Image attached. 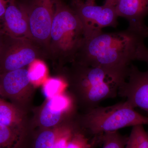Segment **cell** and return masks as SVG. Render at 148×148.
<instances>
[{"label": "cell", "mask_w": 148, "mask_h": 148, "mask_svg": "<svg viewBox=\"0 0 148 148\" xmlns=\"http://www.w3.org/2000/svg\"><path fill=\"white\" fill-rule=\"evenodd\" d=\"M147 36L127 28L86 37L73 62L103 70L119 87L127 79L131 62L138 60Z\"/></svg>", "instance_id": "obj_1"}, {"label": "cell", "mask_w": 148, "mask_h": 148, "mask_svg": "<svg viewBox=\"0 0 148 148\" xmlns=\"http://www.w3.org/2000/svg\"><path fill=\"white\" fill-rule=\"evenodd\" d=\"M86 37L84 27L72 6L56 0L49 54L61 64L72 63Z\"/></svg>", "instance_id": "obj_2"}, {"label": "cell", "mask_w": 148, "mask_h": 148, "mask_svg": "<svg viewBox=\"0 0 148 148\" xmlns=\"http://www.w3.org/2000/svg\"><path fill=\"white\" fill-rule=\"evenodd\" d=\"M81 126L92 136L124 127L148 125V117L135 110L127 101L107 107L98 106L76 117Z\"/></svg>", "instance_id": "obj_3"}, {"label": "cell", "mask_w": 148, "mask_h": 148, "mask_svg": "<svg viewBox=\"0 0 148 148\" xmlns=\"http://www.w3.org/2000/svg\"><path fill=\"white\" fill-rule=\"evenodd\" d=\"M48 56L47 52L33 40L14 38L3 33L0 42V75L23 69L35 60Z\"/></svg>", "instance_id": "obj_4"}, {"label": "cell", "mask_w": 148, "mask_h": 148, "mask_svg": "<svg viewBox=\"0 0 148 148\" xmlns=\"http://www.w3.org/2000/svg\"><path fill=\"white\" fill-rule=\"evenodd\" d=\"M27 13L32 40L48 53L56 0H18Z\"/></svg>", "instance_id": "obj_5"}, {"label": "cell", "mask_w": 148, "mask_h": 148, "mask_svg": "<svg viewBox=\"0 0 148 148\" xmlns=\"http://www.w3.org/2000/svg\"><path fill=\"white\" fill-rule=\"evenodd\" d=\"M72 7L82 22L86 37L102 32L103 28L115 27L117 25L119 16L113 6L105 4L96 5L80 0L72 2Z\"/></svg>", "instance_id": "obj_6"}, {"label": "cell", "mask_w": 148, "mask_h": 148, "mask_svg": "<svg viewBox=\"0 0 148 148\" xmlns=\"http://www.w3.org/2000/svg\"><path fill=\"white\" fill-rule=\"evenodd\" d=\"M118 95L126 98L134 108L148 113V70L141 71L131 64L127 79L119 87Z\"/></svg>", "instance_id": "obj_7"}, {"label": "cell", "mask_w": 148, "mask_h": 148, "mask_svg": "<svg viewBox=\"0 0 148 148\" xmlns=\"http://www.w3.org/2000/svg\"><path fill=\"white\" fill-rule=\"evenodd\" d=\"M76 101L74 96L66 93L48 99L40 114V125L44 129L52 128L75 116L73 112Z\"/></svg>", "instance_id": "obj_8"}, {"label": "cell", "mask_w": 148, "mask_h": 148, "mask_svg": "<svg viewBox=\"0 0 148 148\" xmlns=\"http://www.w3.org/2000/svg\"><path fill=\"white\" fill-rule=\"evenodd\" d=\"M33 85L28 70L24 68L0 75L1 95L8 98L16 106Z\"/></svg>", "instance_id": "obj_9"}, {"label": "cell", "mask_w": 148, "mask_h": 148, "mask_svg": "<svg viewBox=\"0 0 148 148\" xmlns=\"http://www.w3.org/2000/svg\"><path fill=\"white\" fill-rule=\"evenodd\" d=\"M114 7L118 16L128 21V28L148 36L144 21L148 14V0H118Z\"/></svg>", "instance_id": "obj_10"}, {"label": "cell", "mask_w": 148, "mask_h": 148, "mask_svg": "<svg viewBox=\"0 0 148 148\" xmlns=\"http://www.w3.org/2000/svg\"><path fill=\"white\" fill-rule=\"evenodd\" d=\"M2 32L14 38L32 40L27 13L18 0H12L7 8L3 20Z\"/></svg>", "instance_id": "obj_11"}, {"label": "cell", "mask_w": 148, "mask_h": 148, "mask_svg": "<svg viewBox=\"0 0 148 148\" xmlns=\"http://www.w3.org/2000/svg\"><path fill=\"white\" fill-rule=\"evenodd\" d=\"M118 88V85L109 79L91 86L74 97L86 112L99 106L102 101L116 97Z\"/></svg>", "instance_id": "obj_12"}, {"label": "cell", "mask_w": 148, "mask_h": 148, "mask_svg": "<svg viewBox=\"0 0 148 148\" xmlns=\"http://www.w3.org/2000/svg\"><path fill=\"white\" fill-rule=\"evenodd\" d=\"M23 116L18 106L0 99V123L16 129L24 130Z\"/></svg>", "instance_id": "obj_13"}, {"label": "cell", "mask_w": 148, "mask_h": 148, "mask_svg": "<svg viewBox=\"0 0 148 148\" xmlns=\"http://www.w3.org/2000/svg\"><path fill=\"white\" fill-rule=\"evenodd\" d=\"M24 130L16 129L0 123V148H22Z\"/></svg>", "instance_id": "obj_14"}, {"label": "cell", "mask_w": 148, "mask_h": 148, "mask_svg": "<svg viewBox=\"0 0 148 148\" xmlns=\"http://www.w3.org/2000/svg\"><path fill=\"white\" fill-rule=\"evenodd\" d=\"M78 123L66 148H94L98 144L102 143L103 135L94 136L90 139L88 136L90 134Z\"/></svg>", "instance_id": "obj_15"}, {"label": "cell", "mask_w": 148, "mask_h": 148, "mask_svg": "<svg viewBox=\"0 0 148 148\" xmlns=\"http://www.w3.org/2000/svg\"><path fill=\"white\" fill-rule=\"evenodd\" d=\"M76 117L65 121L58 126V131L53 148H66L78 125Z\"/></svg>", "instance_id": "obj_16"}, {"label": "cell", "mask_w": 148, "mask_h": 148, "mask_svg": "<svg viewBox=\"0 0 148 148\" xmlns=\"http://www.w3.org/2000/svg\"><path fill=\"white\" fill-rule=\"evenodd\" d=\"M68 85L66 77H64L51 78L46 80L43 86V91L46 97L48 98L61 94Z\"/></svg>", "instance_id": "obj_17"}, {"label": "cell", "mask_w": 148, "mask_h": 148, "mask_svg": "<svg viewBox=\"0 0 148 148\" xmlns=\"http://www.w3.org/2000/svg\"><path fill=\"white\" fill-rule=\"evenodd\" d=\"M29 66L28 70L29 78L33 85L40 84L45 80L47 73V68L42 61L41 59H37Z\"/></svg>", "instance_id": "obj_18"}, {"label": "cell", "mask_w": 148, "mask_h": 148, "mask_svg": "<svg viewBox=\"0 0 148 148\" xmlns=\"http://www.w3.org/2000/svg\"><path fill=\"white\" fill-rule=\"evenodd\" d=\"M58 131V126L56 129H43L36 137L34 148H53Z\"/></svg>", "instance_id": "obj_19"}, {"label": "cell", "mask_w": 148, "mask_h": 148, "mask_svg": "<svg viewBox=\"0 0 148 148\" xmlns=\"http://www.w3.org/2000/svg\"><path fill=\"white\" fill-rule=\"evenodd\" d=\"M128 138L117 131L106 132L102 136L103 148H125Z\"/></svg>", "instance_id": "obj_20"}, {"label": "cell", "mask_w": 148, "mask_h": 148, "mask_svg": "<svg viewBox=\"0 0 148 148\" xmlns=\"http://www.w3.org/2000/svg\"><path fill=\"white\" fill-rule=\"evenodd\" d=\"M129 136L134 141L137 148H148V135L143 125L132 127Z\"/></svg>", "instance_id": "obj_21"}, {"label": "cell", "mask_w": 148, "mask_h": 148, "mask_svg": "<svg viewBox=\"0 0 148 148\" xmlns=\"http://www.w3.org/2000/svg\"><path fill=\"white\" fill-rule=\"evenodd\" d=\"M12 0H0V31L2 32V24L5 11Z\"/></svg>", "instance_id": "obj_22"}, {"label": "cell", "mask_w": 148, "mask_h": 148, "mask_svg": "<svg viewBox=\"0 0 148 148\" xmlns=\"http://www.w3.org/2000/svg\"><path fill=\"white\" fill-rule=\"evenodd\" d=\"M138 60L145 61L148 66V49L145 45L143 46L140 51Z\"/></svg>", "instance_id": "obj_23"}, {"label": "cell", "mask_w": 148, "mask_h": 148, "mask_svg": "<svg viewBox=\"0 0 148 148\" xmlns=\"http://www.w3.org/2000/svg\"><path fill=\"white\" fill-rule=\"evenodd\" d=\"M125 148H137L134 141L130 136L128 137V140Z\"/></svg>", "instance_id": "obj_24"}, {"label": "cell", "mask_w": 148, "mask_h": 148, "mask_svg": "<svg viewBox=\"0 0 148 148\" xmlns=\"http://www.w3.org/2000/svg\"><path fill=\"white\" fill-rule=\"evenodd\" d=\"M118 0H106L105 4L114 6Z\"/></svg>", "instance_id": "obj_25"}, {"label": "cell", "mask_w": 148, "mask_h": 148, "mask_svg": "<svg viewBox=\"0 0 148 148\" xmlns=\"http://www.w3.org/2000/svg\"><path fill=\"white\" fill-rule=\"evenodd\" d=\"M95 0H86V2L90 4H95Z\"/></svg>", "instance_id": "obj_26"}, {"label": "cell", "mask_w": 148, "mask_h": 148, "mask_svg": "<svg viewBox=\"0 0 148 148\" xmlns=\"http://www.w3.org/2000/svg\"><path fill=\"white\" fill-rule=\"evenodd\" d=\"M3 33V32L0 31V42H1V39L2 35Z\"/></svg>", "instance_id": "obj_27"}, {"label": "cell", "mask_w": 148, "mask_h": 148, "mask_svg": "<svg viewBox=\"0 0 148 148\" xmlns=\"http://www.w3.org/2000/svg\"><path fill=\"white\" fill-rule=\"evenodd\" d=\"M80 1V0H71L72 2H75L78 1Z\"/></svg>", "instance_id": "obj_28"}, {"label": "cell", "mask_w": 148, "mask_h": 148, "mask_svg": "<svg viewBox=\"0 0 148 148\" xmlns=\"http://www.w3.org/2000/svg\"><path fill=\"white\" fill-rule=\"evenodd\" d=\"M147 132V134H148V132Z\"/></svg>", "instance_id": "obj_29"}, {"label": "cell", "mask_w": 148, "mask_h": 148, "mask_svg": "<svg viewBox=\"0 0 148 148\" xmlns=\"http://www.w3.org/2000/svg\"><path fill=\"white\" fill-rule=\"evenodd\" d=\"M0 95H1V94H0ZM0 99H1V98H0Z\"/></svg>", "instance_id": "obj_30"}]
</instances>
